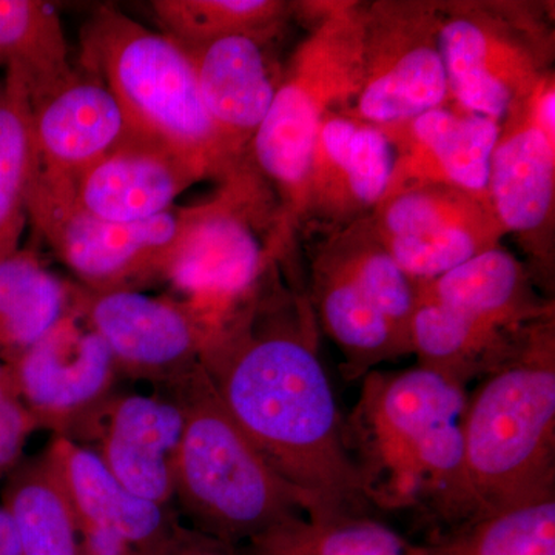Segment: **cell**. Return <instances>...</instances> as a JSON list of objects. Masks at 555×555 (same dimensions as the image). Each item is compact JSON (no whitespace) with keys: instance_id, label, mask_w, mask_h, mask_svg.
Returning <instances> with one entry per match:
<instances>
[{"instance_id":"cell-20","label":"cell","mask_w":555,"mask_h":555,"mask_svg":"<svg viewBox=\"0 0 555 555\" xmlns=\"http://www.w3.org/2000/svg\"><path fill=\"white\" fill-rule=\"evenodd\" d=\"M31 126L39 169L75 182L131 131L115 94L82 68L33 98Z\"/></svg>"},{"instance_id":"cell-9","label":"cell","mask_w":555,"mask_h":555,"mask_svg":"<svg viewBox=\"0 0 555 555\" xmlns=\"http://www.w3.org/2000/svg\"><path fill=\"white\" fill-rule=\"evenodd\" d=\"M75 181L36 170L28 190L33 228L83 287L107 291L160 276L184 224L185 207L147 221L115 222L94 217L76 199Z\"/></svg>"},{"instance_id":"cell-30","label":"cell","mask_w":555,"mask_h":555,"mask_svg":"<svg viewBox=\"0 0 555 555\" xmlns=\"http://www.w3.org/2000/svg\"><path fill=\"white\" fill-rule=\"evenodd\" d=\"M411 542L371 516L301 517L259 537L244 555H411Z\"/></svg>"},{"instance_id":"cell-28","label":"cell","mask_w":555,"mask_h":555,"mask_svg":"<svg viewBox=\"0 0 555 555\" xmlns=\"http://www.w3.org/2000/svg\"><path fill=\"white\" fill-rule=\"evenodd\" d=\"M298 2L284 0H153L164 35L184 49L248 36L273 42L297 16Z\"/></svg>"},{"instance_id":"cell-6","label":"cell","mask_w":555,"mask_h":555,"mask_svg":"<svg viewBox=\"0 0 555 555\" xmlns=\"http://www.w3.org/2000/svg\"><path fill=\"white\" fill-rule=\"evenodd\" d=\"M308 38L292 54L248 156L298 232L299 204L321 122L349 112L361 83V2H298Z\"/></svg>"},{"instance_id":"cell-16","label":"cell","mask_w":555,"mask_h":555,"mask_svg":"<svg viewBox=\"0 0 555 555\" xmlns=\"http://www.w3.org/2000/svg\"><path fill=\"white\" fill-rule=\"evenodd\" d=\"M393 164L396 149L383 127L328 113L302 188L298 230L328 235L371 217L386 196Z\"/></svg>"},{"instance_id":"cell-10","label":"cell","mask_w":555,"mask_h":555,"mask_svg":"<svg viewBox=\"0 0 555 555\" xmlns=\"http://www.w3.org/2000/svg\"><path fill=\"white\" fill-rule=\"evenodd\" d=\"M438 0L361 2V83L349 115L379 127L449 102Z\"/></svg>"},{"instance_id":"cell-18","label":"cell","mask_w":555,"mask_h":555,"mask_svg":"<svg viewBox=\"0 0 555 555\" xmlns=\"http://www.w3.org/2000/svg\"><path fill=\"white\" fill-rule=\"evenodd\" d=\"M396 149L389 193L414 185L441 184L489 199V164L500 122L460 108L454 102L409 122L383 127Z\"/></svg>"},{"instance_id":"cell-14","label":"cell","mask_w":555,"mask_h":555,"mask_svg":"<svg viewBox=\"0 0 555 555\" xmlns=\"http://www.w3.org/2000/svg\"><path fill=\"white\" fill-rule=\"evenodd\" d=\"M488 192L503 232L518 241L537 286L550 298L554 288L555 133L540 126L531 96L500 122Z\"/></svg>"},{"instance_id":"cell-7","label":"cell","mask_w":555,"mask_h":555,"mask_svg":"<svg viewBox=\"0 0 555 555\" xmlns=\"http://www.w3.org/2000/svg\"><path fill=\"white\" fill-rule=\"evenodd\" d=\"M80 47V68L115 94L133 133L195 156L218 181L247 158H236L219 137L192 57L169 36L101 7L83 27Z\"/></svg>"},{"instance_id":"cell-17","label":"cell","mask_w":555,"mask_h":555,"mask_svg":"<svg viewBox=\"0 0 555 555\" xmlns=\"http://www.w3.org/2000/svg\"><path fill=\"white\" fill-rule=\"evenodd\" d=\"M214 178L195 156L130 131L76 181L83 210L115 222L147 221L175 207L182 193Z\"/></svg>"},{"instance_id":"cell-32","label":"cell","mask_w":555,"mask_h":555,"mask_svg":"<svg viewBox=\"0 0 555 555\" xmlns=\"http://www.w3.org/2000/svg\"><path fill=\"white\" fill-rule=\"evenodd\" d=\"M36 429L38 425L17 396L9 369L0 363V477L21 462Z\"/></svg>"},{"instance_id":"cell-2","label":"cell","mask_w":555,"mask_h":555,"mask_svg":"<svg viewBox=\"0 0 555 555\" xmlns=\"http://www.w3.org/2000/svg\"><path fill=\"white\" fill-rule=\"evenodd\" d=\"M553 492L555 312L467 397L459 474L422 514L437 532Z\"/></svg>"},{"instance_id":"cell-34","label":"cell","mask_w":555,"mask_h":555,"mask_svg":"<svg viewBox=\"0 0 555 555\" xmlns=\"http://www.w3.org/2000/svg\"><path fill=\"white\" fill-rule=\"evenodd\" d=\"M0 555H22L13 520L3 506H0Z\"/></svg>"},{"instance_id":"cell-13","label":"cell","mask_w":555,"mask_h":555,"mask_svg":"<svg viewBox=\"0 0 555 555\" xmlns=\"http://www.w3.org/2000/svg\"><path fill=\"white\" fill-rule=\"evenodd\" d=\"M43 452L72 506L80 555H171L188 534L170 506L131 492L93 448L56 436Z\"/></svg>"},{"instance_id":"cell-11","label":"cell","mask_w":555,"mask_h":555,"mask_svg":"<svg viewBox=\"0 0 555 555\" xmlns=\"http://www.w3.org/2000/svg\"><path fill=\"white\" fill-rule=\"evenodd\" d=\"M371 218L382 243L416 284L502 246L506 236L491 203L451 185L389 193Z\"/></svg>"},{"instance_id":"cell-21","label":"cell","mask_w":555,"mask_h":555,"mask_svg":"<svg viewBox=\"0 0 555 555\" xmlns=\"http://www.w3.org/2000/svg\"><path fill=\"white\" fill-rule=\"evenodd\" d=\"M270 43L235 36L185 49L195 67L204 107L236 158L248 155V145L280 86L281 75L269 57Z\"/></svg>"},{"instance_id":"cell-3","label":"cell","mask_w":555,"mask_h":555,"mask_svg":"<svg viewBox=\"0 0 555 555\" xmlns=\"http://www.w3.org/2000/svg\"><path fill=\"white\" fill-rule=\"evenodd\" d=\"M467 387L416 366L372 371L343 437L371 507H427L455 480L462 465Z\"/></svg>"},{"instance_id":"cell-1","label":"cell","mask_w":555,"mask_h":555,"mask_svg":"<svg viewBox=\"0 0 555 555\" xmlns=\"http://www.w3.org/2000/svg\"><path fill=\"white\" fill-rule=\"evenodd\" d=\"M308 291L278 266L208 338L199 366L219 403L315 517L369 516L318 349Z\"/></svg>"},{"instance_id":"cell-4","label":"cell","mask_w":555,"mask_h":555,"mask_svg":"<svg viewBox=\"0 0 555 555\" xmlns=\"http://www.w3.org/2000/svg\"><path fill=\"white\" fill-rule=\"evenodd\" d=\"M170 387L184 409L173 500L190 529L243 550L288 521L315 517L230 418L201 366Z\"/></svg>"},{"instance_id":"cell-15","label":"cell","mask_w":555,"mask_h":555,"mask_svg":"<svg viewBox=\"0 0 555 555\" xmlns=\"http://www.w3.org/2000/svg\"><path fill=\"white\" fill-rule=\"evenodd\" d=\"M38 429L68 437L112 397L118 367L108 347L73 306L49 334L7 366Z\"/></svg>"},{"instance_id":"cell-19","label":"cell","mask_w":555,"mask_h":555,"mask_svg":"<svg viewBox=\"0 0 555 555\" xmlns=\"http://www.w3.org/2000/svg\"><path fill=\"white\" fill-rule=\"evenodd\" d=\"M96 430L102 462L131 492L170 506L184 409L177 397H109L83 429Z\"/></svg>"},{"instance_id":"cell-26","label":"cell","mask_w":555,"mask_h":555,"mask_svg":"<svg viewBox=\"0 0 555 555\" xmlns=\"http://www.w3.org/2000/svg\"><path fill=\"white\" fill-rule=\"evenodd\" d=\"M3 503L22 555H80L72 506L49 456L20 462L9 473Z\"/></svg>"},{"instance_id":"cell-5","label":"cell","mask_w":555,"mask_h":555,"mask_svg":"<svg viewBox=\"0 0 555 555\" xmlns=\"http://www.w3.org/2000/svg\"><path fill=\"white\" fill-rule=\"evenodd\" d=\"M292 241L275 192L247 155L210 199L185 207L160 276L217 331L286 257Z\"/></svg>"},{"instance_id":"cell-27","label":"cell","mask_w":555,"mask_h":555,"mask_svg":"<svg viewBox=\"0 0 555 555\" xmlns=\"http://www.w3.org/2000/svg\"><path fill=\"white\" fill-rule=\"evenodd\" d=\"M0 80V259L20 250L28 222V190L38 153L31 126V96L27 79L16 67Z\"/></svg>"},{"instance_id":"cell-12","label":"cell","mask_w":555,"mask_h":555,"mask_svg":"<svg viewBox=\"0 0 555 555\" xmlns=\"http://www.w3.org/2000/svg\"><path fill=\"white\" fill-rule=\"evenodd\" d=\"M75 308L108 347L118 372L175 385L199 366L215 328L184 299L137 288L76 287Z\"/></svg>"},{"instance_id":"cell-8","label":"cell","mask_w":555,"mask_h":555,"mask_svg":"<svg viewBox=\"0 0 555 555\" xmlns=\"http://www.w3.org/2000/svg\"><path fill=\"white\" fill-rule=\"evenodd\" d=\"M449 101L502 122L554 72L547 3L438 0Z\"/></svg>"},{"instance_id":"cell-33","label":"cell","mask_w":555,"mask_h":555,"mask_svg":"<svg viewBox=\"0 0 555 555\" xmlns=\"http://www.w3.org/2000/svg\"><path fill=\"white\" fill-rule=\"evenodd\" d=\"M171 555H244L238 547L210 539L199 532L189 529L182 542Z\"/></svg>"},{"instance_id":"cell-23","label":"cell","mask_w":555,"mask_h":555,"mask_svg":"<svg viewBox=\"0 0 555 555\" xmlns=\"http://www.w3.org/2000/svg\"><path fill=\"white\" fill-rule=\"evenodd\" d=\"M416 295L434 299L503 334L516 335L555 312L526 262L503 246L486 250L444 275L416 284Z\"/></svg>"},{"instance_id":"cell-24","label":"cell","mask_w":555,"mask_h":555,"mask_svg":"<svg viewBox=\"0 0 555 555\" xmlns=\"http://www.w3.org/2000/svg\"><path fill=\"white\" fill-rule=\"evenodd\" d=\"M75 292L31 248L0 259V363L13 364L67 317Z\"/></svg>"},{"instance_id":"cell-29","label":"cell","mask_w":555,"mask_h":555,"mask_svg":"<svg viewBox=\"0 0 555 555\" xmlns=\"http://www.w3.org/2000/svg\"><path fill=\"white\" fill-rule=\"evenodd\" d=\"M0 61L25 76L31 100L72 78L75 68L54 3L0 0Z\"/></svg>"},{"instance_id":"cell-22","label":"cell","mask_w":555,"mask_h":555,"mask_svg":"<svg viewBox=\"0 0 555 555\" xmlns=\"http://www.w3.org/2000/svg\"><path fill=\"white\" fill-rule=\"evenodd\" d=\"M308 295L318 327L343 356L346 379H363L378 364L411 356V345L367 297L326 240L310 261Z\"/></svg>"},{"instance_id":"cell-31","label":"cell","mask_w":555,"mask_h":555,"mask_svg":"<svg viewBox=\"0 0 555 555\" xmlns=\"http://www.w3.org/2000/svg\"><path fill=\"white\" fill-rule=\"evenodd\" d=\"M324 236L358 286L411 345L416 283L382 243L372 218Z\"/></svg>"},{"instance_id":"cell-25","label":"cell","mask_w":555,"mask_h":555,"mask_svg":"<svg viewBox=\"0 0 555 555\" xmlns=\"http://www.w3.org/2000/svg\"><path fill=\"white\" fill-rule=\"evenodd\" d=\"M411 555H555V492L411 543Z\"/></svg>"},{"instance_id":"cell-35","label":"cell","mask_w":555,"mask_h":555,"mask_svg":"<svg viewBox=\"0 0 555 555\" xmlns=\"http://www.w3.org/2000/svg\"><path fill=\"white\" fill-rule=\"evenodd\" d=\"M0 67H3L2 61H0Z\"/></svg>"}]
</instances>
